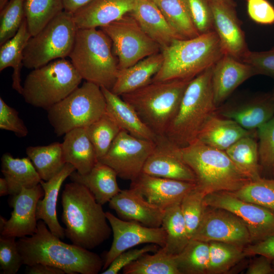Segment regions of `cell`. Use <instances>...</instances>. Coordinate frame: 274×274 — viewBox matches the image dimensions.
<instances>
[{
	"instance_id": "4",
	"label": "cell",
	"mask_w": 274,
	"mask_h": 274,
	"mask_svg": "<svg viewBox=\"0 0 274 274\" xmlns=\"http://www.w3.org/2000/svg\"><path fill=\"white\" fill-rule=\"evenodd\" d=\"M211 66L192 79L183 94L178 113L165 136L180 148L197 140L208 119L216 112Z\"/></svg>"
},
{
	"instance_id": "18",
	"label": "cell",
	"mask_w": 274,
	"mask_h": 274,
	"mask_svg": "<svg viewBox=\"0 0 274 274\" xmlns=\"http://www.w3.org/2000/svg\"><path fill=\"white\" fill-rule=\"evenodd\" d=\"M44 195L39 184L30 188H22L19 193L13 195L10 203L13 210L10 218L0 229L1 235L20 238L32 235L37 229V204Z\"/></svg>"
},
{
	"instance_id": "28",
	"label": "cell",
	"mask_w": 274,
	"mask_h": 274,
	"mask_svg": "<svg viewBox=\"0 0 274 274\" xmlns=\"http://www.w3.org/2000/svg\"><path fill=\"white\" fill-rule=\"evenodd\" d=\"M163 61V55L160 52L129 67L119 70L116 81L110 90L121 96L148 84L160 69Z\"/></svg>"
},
{
	"instance_id": "24",
	"label": "cell",
	"mask_w": 274,
	"mask_h": 274,
	"mask_svg": "<svg viewBox=\"0 0 274 274\" xmlns=\"http://www.w3.org/2000/svg\"><path fill=\"white\" fill-rule=\"evenodd\" d=\"M129 14L144 31L160 46L161 51L174 41L184 39L172 27L151 0H137L134 9Z\"/></svg>"
},
{
	"instance_id": "22",
	"label": "cell",
	"mask_w": 274,
	"mask_h": 274,
	"mask_svg": "<svg viewBox=\"0 0 274 274\" xmlns=\"http://www.w3.org/2000/svg\"><path fill=\"white\" fill-rule=\"evenodd\" d=\"M256 75L249 64L224 55L213 66L212 82L215 105L223 104L241 84Z\"/></svg>"
},
{
	"instance_id": "11",
	"label": "cell",
	"mask_w": 274,
	"mask_h": 274,
	"mask_svg": "<svg viewBox=\"0 0 274 274\" xmlns=\"http://www.w3.org/2000/svg\"><path fill=\"white\" fill-rule=\"evenodd\" d=\"M111 39L119 70L161 52L160 46L142 29L129 13L99 28Z\"/></svg>"
},
{
	"instance_id": "16",
	"label": "cell",
	"mask_w": 274,
	"mask_h": 274,
	"mask_svg": "<svg viewBox=\"0 0 274 274\" xmlns=\"http://www.w3.org/2000/svg\"><path fill=\"white\" fill-rule=\"evenodd\" d=\"M216 114L232 120L245 129L256 131L274 116L271 94L259 93L224 102Z\"/></svg>"
},
{
	"instance_id": "34",
	"label": "cell",
	"mask_w": 274,
	"mask_h": 274,
	"mask_svg": "<svg viewBox=\"0 0 274 274\" xmlns=\"http://www.w3.org/2000/svg\"><path fill=\"white\" fill-rule=\"evenodd\" d=\"M27 157L32 161L42 180L51 179L64 166L62 143L54 142L46 146H29Z\"/></svg>"
},
{
	"instance_id": "54",
	"label": "cell",
	"mask_w": 274,
	"mask_h": 274,
	"mask_svg": "<svg viewBox=\"0 0 274 274\" xmlns=\"http://www.w3.org/2000/svg\"><path fill=\"white\" fill-rule=\"evenodd\" d=\"M26 273L28 274H64L61 269L51 265L38 263L27 266Z\"/></svg>"
},
{
	"instance_id": "9",
	"label": "cell",
	"mask_w": 274,
	"mask_h": 274,
	"mask_svg": "<svg viewBox=\"0 0 274 274\" xmlns=\"http://www.w3.org/2000/svg\"><path fill=\"white\" fill-rule=\"evenodd\" d=\"M100 87L85 81L47 111V118L58 136L77 128L86 127L106 113Z\"/></svg>"
},
{
	"instance_id": "17",
	"label": "cell",
	"mask_w": 274,
	"mask_h": 274,
	"mask_svg": "<svg viewBox=\"0 0 274 274\" xmlns=\"http://www.w3.org/2000/svg\"><path fill=\"white\" fill-rule=\"evenodd\" d=\"M155 143V147L147 158L142 173L196 183L195 175L181 157L179 147L165 135L157 136Z\"/></svg>"
},
{
	"instance_id": "37",
	"label": "cell",
	"mask_w": 274,
	"mask_h": 274,
	"mask_svg": "<svg viewBox=\"0 0 274 274\" xmlns=\"http://www.w3.org/2000/svg\"><path fill=\"white\" fill-rule=\"evenodd\" d=\"M123 274H180L176 255H170L161 248L153 254H143L122 269Z\"/></svg>"
},
{
	"instance_id": "25",
	"label": "cell",
	"mask_w": 274,
	"mask_h": 274,
	"mask_svg": "<svg viewBox=\"0 0 274 274\" xmlns=\"http://www.w3.org/2000/svg\"><path fill=\"white\" fill-rule=\"evenodd\" d=\"M75 170L72 164L66 163L62 170L51 179L40 182L44 195L37 204V219L44 221L51 232L60 239L64 238L65 235L64 228L59 224L57 217V201L62 184Z\"/></svg>"
},
{
	"instance_id": "36",
	"label": "cell",
	"mask_w": 274,
	"mask_h": 274,
	"mask_svg": "<svg viewBox=\"0 0 274 274\" xmlns=\"http://www.w3.org/2000/svg\"><path fill=\"white\" fill-rule=\"evenodd\" d=\"M159 9L172 27L182 38L199 36L190 17L185 0H151Z\"/></svg>"
},
{
	"instance_id": "33",
	"label": "cell",
	"mask_w": 274,
	"mask_h": 274,
	"mask_svg": "<svg viewBox=\"0 0 274 274\" xmlns=\"http://www.w3.org/2000/svg\"><path fill=\"white\" fill-rule=\"evenodd\" d=\"M257 135L244 136L225 151L236 167L250 181L261 177Z\"/></svg>"
},
{
	"instance_id": "1",
	"label": "cell",
	"mask_w": 274,
	"mask_h": 274,
	"mask_svg": "<svg viewBox=\"0 0 274 274\" xmlns=\"http://www.w3.org/2000/svg\"><path fill=\"white\" fill-rule=\"evenodd\" d=\"M23 264L42 263L62 269L67 274H97L104 260L97 254L73 244L63 242L53 234L43 220L38 222L36 231L17 241Z\"/></svg>"
},
{
	"instance_id": "56",
	"label": "cell",
	"mask_w": 274,
	"mask_h": 274,
	"mask_svg": "<svg viewBox=\"0 0 274 274\" xmlns=\"http://www.w3.org/2000/svg\"><path fill=\"white\" fill-rule=\"evenodd\" d=\"M9 195V185L5 178H0V196Z\"/></svg>"
},
{
	"instance_id": "38",
	"label": "cell",
	"mask_w": 274,
	"mask_h": 274,
	"mask_svg": "<svg viewBox=\"0 0 274 274\" xmlns=\"http://www.w3.org/2000/svg\"><path fill=\"white\" fill-rule=\"evenodd\" d=\"M180 274H206L209 266V243L190 239L183 251L176 255Z\"/></svg>"
},
{
	"instance_id": "46",
	"label": "cell",
	"mask_w": 274,
	"mask_h": 274,
	"mask_svg": "<svg viewBox=\"0 0 274 274\" xmlns=\"http://www.w3.org/2000/svg\"><path fill=\"white\" fill-rule=\"evenodd\" d=\"M15 238L14 237L1 235V273L16 274L23 264Z\"/></svg>"
},
{
	"instance_id": "20",
	"label": "cell",
	"mask_w": 274,
	"mask_h": 274,
	"mask_svg": "<svg viewBox=\"0 0 274 274\" xmlns=\"http://www.w3.org/2000/svg\"><path fill=\"white\" fill-rule=\"evenodd\" d=\"M216 32L224 53L241 60L249 50L244 31L232 6L210 0Z\"/></svg>"
},
{
	"instance_id": "35",
	"label": "cell",
	"mask_w": 274,
	"mask_h": 274,
	"mask_svg": "<svg viewBox=\"0 0 274 274\" xmlns=\"http://www.w3.org/2000/svg\"><path fill=\"white\" fill-rule=\"evenodd\" d=\"M161 226L166 233L165 244L161 248L169 254H179L190 240L180 203L164 210Z\"/></svg>"
},
{
	"instance_id": "21",
	"label": "cell",
	"mask_w": 274,
	"mask_h": 274,
	"mask_svg": "<svg viewBox=\"0 0 274 274\" xmlns=\"http://www.w3.org/2000/svg\"><path fill=\"white\" fill-rule=\"evenodd\" d=\"M109 203L121 219L150 227L161 226L164 210L150 202L133 188L121 190Z\"/></svg>"
},
{
	"instance_id": "6",
	"label": "cell",
	"mask_w": 274,
	"mask_h": 274,
	"mask_svg": "<svg viewBox=\"0 0 274 274\" xmlns=\"http://www.w3.org/2000/svg\"><path fill=\"white\" fill-rule=\"evenodd\" d=\"M179 152L195 174L197 187L206 195L219 191L233 192L250 181L225 151L198 140L187 146L179 147Z\"/></svg>"
},
{
	"instance_id": "13",
	"label": "cell",
	"mask_w": 274,
	"mask_h": 274,
	"mask_svg": "<svg viewBox=\"0 0 274 274\" xmlns=\"http://www.w3.org/2000/svg\"><path fill=\"white\" fill-rule=\"evenodd\" d=\"M206 206L226 210L238 216L245 224L252 243L274 236V212L236 197L232 192H216L206 195Z\"/></svg>"
},
{
	"instance_id": "19",
	"label": "cell",
	"mask_w": 274,
	"mask_h": 274,
	"mask_svg": "<svg viewBox=\"0 0 274 274\" xmlns=\"http://www.w3.org/2000/svg\"><path fill=\"white\" fill-rule=\"evenodd\" d=\"M196 186L194 182L156 177L142 173L131 181L130 188L134 189L150 202L164 210L180 203L184 196Z\"/></svg>"
},
{
	"instance_id": "15",
	"label": "cell",
	"mask_w": 274,
	"mask_h": 274,
	"mask_svg": "<svg viewBox=\"0 0 274 274\" xmlns=\"http://www.w3.org/2000/svg\"><path fill=\"white\" fill-rule=\"evenodd\" d=\"M106 214L112 228L113 241L104 260V270L120 254L136 246L144 244H156L161 248L165 246L166 233L162 226L150 227L121 219L109 212Z\"/></svg>"
},
{
	"instance_id": "57",
	"label": "cell",
	"mask_w": 274,
	"mask_h": 274,
	"mask_svg": "<svg viewBox=\"0 0 274 274\" xmlns=\"http://www.w3.org/2000/svg\"><path fill=\"white\" fill-rule=\"evenodd\" d=\"M211 1H215L217 2H219L220 3H222L230 5L233 7H235V3L232 0H211Z\"/></svg>"
},
{
	"instance_id": "44",
	"label": "cell",
	"mask_w": 274,
	"mask_h": 274,
	"mask_svg": "<svg viewBox=\"0 0 274 274\" xmlns=\"http://www.w3.org/2000/svg\"><path fill=\"white\" fill-rule=\"evenodd\" d=\"M25 0H10L1 10L0 45L13 37L25 18Z\"/></svg>"
},
{
	"instance_id": "14",
	"label": "cell",
	"mask_w": 274,
	"mask_h": 274,
	"mask_svg": "<svg viewBox=\"0 0 274 274\" xmlns=\"http://www.w3.org/2000/svg\"><path fill=\"white\" fill-rule=\"evenodd\" d=\"M191 239L219 242L245 248L252 243L249 230L236 215L223 209L206 206Z\"/></svg>"
},
{
	"instance_id": "58",
	"label": "cell",
	"mask_w": 274,
	"mask_h": 274,
	"mask_svg": "<svg viewBox=\"0 0 274 274\" xmlns=\"http://www.w3.org/2000/svg\"><path fill=\"white\" fill-rule=\"evenodd\" d=\"M271 96L272 97V98L274 100V87H273V90H272V92L271 93Z\"/></svg>"
},
{
	"instance_id": "41",
	"label": "cell",
	"mask_w": 274,
	"mask_h": 274,
	"mask_svg": "<svg viewBox=\"0 0 274 274\" xmlns=\"http://www.w3.org/2000/svg\"><path fill=\"white\" fill-rule=\"evenodd\" d=\"M208 243L209 266L208 273L226 272L246 256L244 248L219 242Z\"/></svg>"
},
{
	"instance_id": "39",
	"label": "cell",
	"mask_w": 274,
	"mask_h": 274,
	"mask_svg": "<svg viewBox=\"0 0 274 274\" xmlns=\"http://www.w3.org/2000/svg\"><path fill=\"white\" fill-rule=\"evenodd\" d=\"M64 11L63 0H25V18L31 36Z\"/></svg>"
},
{
	"instance_id": "2",
	"label": "cell",
	"mask_w": 274,
	"mask_h": 274,
	"mask_svg": "<svg viewBox=\"0 0 274 274\" xmlns=\"http://www.w3.org/2000/svg\"><path fill=\"white\" fill-rule=\"evenodd\" d=\"M61 204L65 235L72 244L91 250L110 237L112 231L106 212L85 186L73 181L66 184Z\"/></svg>"
},
{
	"instance_id": "42",
	"label": "cell",
	"mask_w": 274,
	"mask_h": 274,
	"mask_svg": "<svg viewBox=\"0 0 274 274\" xmlns=\"http://www.w3.org/2000/svg\"><path fill=\"white\" fill-rule=\"evenodd\" d=\"M232 193L242 200L274 212V178L261 177L250 181Z\"/></svg>"
},
{
	"instance_id": "29",
	"label": "cell",
	"mask_w": 274,
	"mask_h": 274,
	"mask_svg": "<svg viewBox=\"0 0 274 274\" xmlns=\"http://www.w3.org/2000/svg\"><path fill=\"white\" fill-rule=\"evenodd\" d=\"M117 177L113 168L98 161L88 173L80 174L75 170L69 178L71 181L80 183L88 188L96 201L102 206L121 191L117 183Z\"/></svg>"
},
{
	"instance_id": "47",
	"label": "cell",
	"mask_w": 274,
	"mask_h": 274,
	"mask_svg": "<svg viewBox=\"0 0 274 274\" xmlns=\"http://www.w3.org/2000/svg\"><path fill=\"white\" fill-rule=\"evenodd\" d=\"M193 23L199 34L214 30L210 0H185Z\"/></svg>"
},
{
	"instance_id": "8",
	"label": "cell",
	"mask_w": 274,
	"mask_h": 274,
	"mask_svg": "<svg viewBox=\"0 0 274 274\" xmlns=\"http://www.w3.org/2000/svg\"><path fill=\"white\" fill-rule=\"evenodd\" d=\"M82 80L71 61L58 59L33 69L25 79L21 95L30 105L47 110L78 88Z\"/></svg>"
},
{
	"instance_id": "7",
	"label": "cell",
	"mask_w": 274,
	"mask_h": 274,
	"mask_svg": "<svg viewBox=\"0 0 274 274\" xmlns=\"http://www.w3.org/2000/svg\"><path fill=\"white\" fill-rule=\"evenodd\" d=\"M82 78L111 90L119 70L109 37L100 28H78L68 56Z\"/></svg>"
},
{
	"instance_id": "40",
	"label": "cell",
	"mask_w": 274,
	"mask_h": 274,
	"mask_svg": "<svg viewBox=\"0 0 274 274\" xmlns=\"http://www.w3.org/2000/svg\"><path fill=\"white\" fill-rule=\"evenodd\" d=\"M86 129L95 148L98 161L106 154L121 130L114 120L107 112L86 127Z\"/></svg>"
},
{
	"instance_id": "32",
	"label": "cell",
	"mask_w": 274,
	"mask_h": 274,
	"mask_svg": "<svg viewBox=\"0 0 274 274\" xmlns=\"http://www.w3.org/2000/svg\"><path fill=\"white\" fill-rule=\"evenodd\" d=\"M31 37L25 18L16 35L0 48V71L9 67L13 68L12 86L20 94L22 91L20 72L23 65V52Z\"/></svg>"
},
{
	"instance_id": "12",
	"label": "cell",
	"mask_w": 274,
	"mask_h": 274,
	"mask_svg": "<svg viewBox=\"0 0 274 274\" xmlns=\"http://www.w3.org/2000/svg\"><path fill=\"white\" fill-rule=\"evenodd\" d=\"M155 145V142L135 137L121 130L98 161L113 168L118 177L132 181L142 173Z\"/></svg>"
},
{
	"instance_id": "55",
	"label": "cell",
	"mask_w": 274,
	"mask_h": 274,
	"mask_svg": "<svg viewBox=\"0 0 274 274\" xmlns=\"http://www.w3.org/2000/svg\"><path fill=\"white\" fill-rule=\"evenodd\" d=\"M90 1L91 0H63L64 10L73 14Z\"/></svg>"
},
{
	"instance_id": "10",
	"label": "cell",
	"mask_w": 274,
	"mask_h": 274,
	"mask_svg": "<svg viewBox=\"0 0 274 274\" xmlns=\"http://www.w3.org/2000/svg\"><path fill=\"white\" fill-rule=\"evenodd\" d=\"M78 29L73 14L61 12L30 37L23 52V66L35 69L68 57Z\"/></svg>"
},
{
	"instance_id": "3",
	"label": "cell",
	"mask_w": 274,
	"mask_h": 274,
	"mask_svg": "<svg viewBox=\"0 0 274 274\" xmlns=\"http://www.w3.org/2000/svg\"><path fill=\"white\" fill-rule=\"evenodd\" d=\"M161 52L163 63L153 82L192 79L225 55L215 31L176 40Z\"/></svg>"
},
{
	"instance_id": "31",
	"label": "cell",
	"mask_w": 274,
	"mask_h": 274,
	"mask_svg": "<svg viewBox=\"0 0 274 274\" xmlns=\"http://www.w3.org/2000/svg\"><path fill=\"white\" fill-rule=\"evenodd\" d=\"M1 171L7 180L9 195L19 193L22 188H30L40 184L42 179L30 159L14 158L4 153L1 158Z\"/></svg>"
},
{
	"instance_id": "49",
	"label": "cell",
	"mask_w": 274,
	"mask_h": 274,
	"mask_svg": "<svg viewBox=\"0 0 274 274\" xmlns=\"http://www.w3.org/2000/svg\"><path fill=\"white\" fill-rule=\"evenodd\" d=\"M0 128L14 132L19 138L26 136L28 131L16 109L0 97Z\"/></svg>"
},
{
	"instance_id": "27",
	"label": "cell",
	"mask_w": 274,
	"mask_h": 274,
	"mask_svg": "<svg viewBox=\"0 0 274 274\" xmlns=\"http://www.w3.org/2000/svg\"><path fill=\"white\" fill-rule=\"evenodd\" d=\"M106 101V112L121 130L142 139L155 142L157 136L143 122L135 110L120 96L100 87Z\"/></svg>"
},
{
	"instance_id": "45",
	"label": "cell",
	"mask_w": 274,
	"mask_h": 274,
	"mask_svg": "<svg viewBox=\"0 0 274 274\" xmlns=\"http://www.w3.org/2000/svg\"><path fill=\"white\" fill-rule=\"evenodd\" d=\"M262 173L274 176V116L257 130Z\"/></svg>"
},
{
	"instance_id": "5",
	"label": "cell",
	"mask_w": 274,
	"mask_h": 274,
	"mask_svg": "<svg viewBox=\"0 0 274 274\" xmlns=\"http://www.w3.org/2000/svg\"><path fill=\"white\" fill-rule=\"evenodd\" d=\"M191 80L152 81L120 96L157 136H164L178 113Z\"/></svg>"
},
{
	"instance_id": "30",
	"label": "cell",
	"mask_w": 274,
	"mask_h": 274,
	"mask_svg": "<svg viewBox=\"0 0 274 274\" xmlns=\"http://www.w3.org/2000/svg\"><path fill=\"white\" fill-rule=\"evenodd\" d=\"M62 145L65 162L72 164L80 174L89 172L98 161L86 127L75 128L65 133Z\"/></svg>"
},
{
	"instance_id": "26",
	"label": "cell",
	"mask_w": 274,
	"mask_h": 274,
	"mask_svg": "<svg viewBox=\"0 0 274 274\" xmlns=\"http://www.w3.org/2000/svg\"><path fill=\"white\" fill-rule=\"evenodd\" d=\"M256 134L257 130H247L235 121L215 112L203 125L197 140L208 146L225 151L240 139Z\"/></svg>"
},
{
	"instance_id": "50",
	"label": "cell",
	"mask_w": 274,
	"mask_h": 274,
	"mask_svg": "<svg viewBox=\"0 0 274 274\" xmlns=\"http://www.w3.org/2000/svg\"><path fill=\"white\" fill-rule=\"evenodd\" d=\"M161 247L156 244H150L140 249L126 250L117 256L109 267L103 270L101 274H117L121 270L143 254L149 252H155Z\"/></svg>"
},
{
	"instance_id": "51",
	"label": "cell",
	"mask_w": 274,
	"mask_h": 274,
	"mask_svg": "<svg viewBox=\"0 0 274 274\" xmlns=\"http://www.w3.org/2000/svg\"><path fill=\"white\" fill-rule=\"evenodd\" d=\"M247 11L250 18L257 23H274V7L267 0H247Z\"/></svg>"
},
{
	"instance_id": "53",
	"label": "cell",
	"mask_w": 274,
	"mask_h": 274,
	"mask_svg": "<svg viewBox=\"0 0 274 274\" xmlns=\"http://www.w3.org/2000/svg\"><path fill=\"white\" fill-rule=\"evenodd\" d=\"M255 259L249 266L247 274H273L274 268L272 260L264 255Z\"/></svg>"
},
{
	"instance_id": "48",
	"label": "cell",
	"mask_w": 274,
	"mask_h": 274,
	"mask_svg": "<svg viewBox=\"0 0 274 274\" xmlns=\"http://www.w3.org/2000/svg\"><path fill=\"white\" fill-rule=\"evenodd\" d=\"M241 60L251 65L256 75L274 77V47L263 51L249 50Z\"/></svg>"
},
{
	"instance_id": "23",
	"label": "cell",
	"mask_w": 274,
	"mask_h": 274,
	"mask_svg": "<svg viewBox=\"0 0 274 274\" xmlns=\"http://www.w3.org/2000/svg\"><path fill=\"white\" fill-rule=\"evenodd\" d=\"M137 0H91L73 14L78 28L101 27L130 13Z\"/></svg>"
},
{
	"instance_id": "52",
	"label": "cell",
	"mask_w": 274,
	"mask_h": 274,
	"mask_svg": "<svg viewBox=\"0 0 274 274\" xmlns=\"http://www.w3.org/2000/svg\"><path fill=\"white\" fill-rule=\"evenodd\" d=\"M246 256L264 255L274 261V236L252 243L244 248Z\"/></svg>"
},
{
	"instance_id": "43",
	"label": "cell",
	"mask_w": 274,
	"mask_h": 274,
	"mask_svg": "<svg viewBox=\"0 0 274 274\" xmlns=\"http://www.w3.org/2000/svg\"><path fill=\"white\" fill-rule=\"evenodd\" d=\"M206 194L197 186L187 193L180 202L188 236L191 239L200 223L205 205L204 198Z\"/></svg>"
}]
</instances>
